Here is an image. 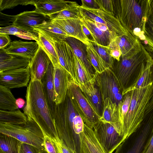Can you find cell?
Here are the masks:
<instances>
[{
	"label": "cell",
	"mask_w": 153,
	"mask_h": 153,
	"mask_svg": "<svg viewBox=\"0 0 153 153\" xmlns=\"http://www.w3.org/2000/svg\"><path fill=\"white\" fill-rule=\"evenodd\" d=\"M53 120L59 138L73 153H81L80 135L85 123L67 94L65 100L56 105Z\"/></svg>",
	"instance_id": "cell-1"
},
{
	"label": "cell",
	"mask_w": 153,
	"mask_h": 153,
	"mask_svg": "<svg viewBox=\"0 0 153 153\" xmlns=\"http://www.w3.org/2000/svg\"><path fill=\"white\" fill-rule=\"evenodd\" d=\"M24 113L35 121L42 131L52 139L58 136L45 98L41 81L31 76L25 96Z\"/></svg>",
	"instance_id": "cell-2"
},
{
	"label": "cell",
	"mask_w": 153,
	"mask_h": 153,
	"mask_svg": "<svg viewBox=\"0 0 153 153\" xmlns=\"http://www.w3.org/2000/svg\"><path fill=\"white\" fill-rule=\"evenodd\" d=\"M131 102L122 125L123 141L141 125L146 117V111L153 94V81L130 92Z\"/></svg>",
	"instance_id": "cell-3"
},
{
	"label": "cell",
	"mask_w": 153,
	"mask_h": 153,
	"mask_svg": "<svg viewBox=\"0 0 153 153\" xmlns=\"http://www.w3.org/2000/svg\"><path fill=\"white\" fill-rule=\"evenodd\" d=\"M0 133L32 145L41 151L45 150L43 132L37 123L29 117H27V121L23 125L0 123Z\"/></svg>",
	"instance_id": "cell-4"
},
{
	"label": "cell",
	"mask_w": 153,
	"mask_h": 153,
	"mask_svg": "<svg viewBox=\"0 0 153 153\" xmlns=\"http://www.w3.org/2000/svg\"><path fill=\"white\" fill-rule=\"evenodd\" d=\"M120 0V10L118 16L123 26L133 36L134 29L140 28L143 31L145 22L147 1Z\"/></svg>",
	"instance_id": "cell-5"
},
{
	"label": "cell",
	"mask_w": 153,
	"mask_h": 153,
	"mask_svg": "<svg viewBox=\"0 0 153 153\" xmlns=\"http://www.w3.org/2000/svg\"><path fill=\"white\" fill-rule=\"evenodd\" d=\"M153 133V113L120 144L114 153H142Z\"/></svg>",
	"instance_id": "cell-6"
},
{
	"label": "cell",
	"mask_w": 153,
	"mask_h": 153,
	"mask_svg": "<svg viewBox=\"0 0 153 153\" xmlns=\"http://www.w3.org/2000/svg\"><path fill=\"white\" fill-rule=\"evenodd\" d=\"M95 76L103 102L106 98H108L117 105L122 106L123 90L114 71L110 69H107L101 73H95Z\"/></svg>",
	"instance_id": "cell-7"
},
{
	"label": "cell",
	"mask_w": 153,
	"mask_h": 153,
	"mask_svg": "<svg viewBox=\"0 0 153 153\" xmlns=\"http://www.w3.org/2000/svg\"><path fill=\"white\" fill-rule=\"evenodd\" d=\"M150 56L142 46V51L135 55L130 57H122L117 62L114 72L122 88H126L133 74L142 63Z\"/></svg>",
	"instance_id": "cell-8"
},
{
	"label": "cell",
	"mask_w": 153,
	"mask_h": 153,
	"mask_svg": "<svg viewBox=\"0 0 153 153\" xmlns=\"http://www.w3.org/2000/svg\"><path fill=\"white\" fill-rule=\"evenodd\" d=\"M67 94L77 108L85 123L93 129L94 126L100 121L101 117L93 108L79 86L72 79Z\"/></svg>",
	"instance_id": "cell-9"
},
{
	"label": "cell",
	"mask_w": 153,
	"mask_h": 153,
	"mask_svg": "<svg viewBox=\"0 0 153 153\" xmlns=\"http://www.w3.org/2000/svg\"><path fill=\"white\" fill-rule=\"evenodd\" d=\"M82 18L93 22H97L106 26L110 31L118 36L126 33L128 31L124 28L119 20L112 14L101 9H88L79 6Z\"/></svg>",
	"instance_id": "cell-10"
},
{
	"label": "cell",
	"mask_w": 153,
	"mask_h": 153,
	"mask_svg": "<svg viewBox=\"0 0 153 153\" xmlns=\"http://www.w3.org/2000/svg\"><path fill=\"white\" fill-rule=\"evenodd\" d=\"M93 130L98 140L107 153H113L123 142L122 136L108 123L100 121Z\"/></svg>",
	"instance_id": "cell-11"
},
{
	"label": "cell",
	"mask_w": 153,
	"mask_h": 153,
	"mask_svg": "<svg viewBox=\"0 0 153 153\" xmlns=\"http://www.w3.org/2000/svg\"><path fill=\"white\" fill-rule=\"evenodd\" d=\"M31 74L29 66L0 73V85L9 89L26 86Z\"/></svg>",
	"instance_id": "cell-12"
},
{
	"label": "cell",
	"mask_w": 153,
	"mask_h": 153,
	"mask_svg": "<svg viewBox=\"0 0 153 153\" xmlns=\"http://www.w3.org/2000/svg\"><path fill=\"white\" fill-rule=\"evenodd\" d=\"M51 20L50 16L43 14L35 10L25 11L15 15L13 25L35 33L33 29L34 27Z\"/></svg>",
	"instance_id": "cell-13"
},
{
	"label": "cell",
	"mask_w": 153,
	"mask_h": 153,
	"mask_svg": "<svg viewBox=\"0 0 153 153\" xmlns=\"http://www.w3.org/2000/svg\"><path fill=\"white\" fill-rule=\"evenodd\" d=\"M54 42L59 64L66 71L74 83L75 55L72 48L66 41Z\"/></svg>",
	"instance_id": "cell-14"
},
{
	"label": "cell",
	"mask_w": 153,
	"mask_h": 153,
	"mask_svg": "<svg viewBox=\"0 0 153 153\" xmlns=\"http://www.w3.org/2000/svg\"><path fill=\"white\" fill-rule=\"evenodd\" d=\"M71 79L68 73L59 64L54 66L53 82L56 105L65 100Z\"/></svg>",
	"instance_id": "cell-15"
},
{
	"label": "cell",
	"mask_w": 153,
	"mask_h": 153,
	"mask_svg": "<svg viewBox=\"0 0 153 153\" xmlns=\"http://www.w3.org/2000/svg\"><path fill=\"white\" fill-rule=\"evenodd\" d=\"M81 19H52L51 21L70 36L76 38L88 45L90 42L83 31Z\"/></svg>",
	"instance_id": "cell-16"
},
{
	"label": "cell",
	"mask_w": 153,
	"mask_h": 153,
	"mask_svg": "<svg viewBox=\"0 0 153 153\" xmlns=\"http://www.w3.org/2000/svg\"><path fill=\"white\" fill-rule=\"evenodd\" d=\"M53 65L51 62L41 81L44 95L53 120L56 105L53 82Z\"/></svg>",
	"instance_id": "cell-17"
},
{
	"label": "cell",
	"mask_w": 153,
	"mask_h": 153,
	"mask_svg": "<svg viewBox=\"0 0 153 153\" xmlns=\"http://www.w3.org/2000/svg\"><path fill=\"white\" fill-rule=\"evenodd\" d=\"M103 110L100 121L108 123L113 126L121 136V113L122 106H118L108 98L103 101Z\"/></svg>",
	"instance_id": "cell-18"
},
{
	"label": "cell",
	"mask_w": 153,
	"mask_h": 153,
	"mask_svg": "<svg viewBox=\"0 0 153 153\" xmlns=\"http://www.w3.org/2000/svg\"><path fill=\"white\" fill-rule=\"evenodd\" d=\"M153 59L150 56L142 63L137 78L131 85L123 90V96L135 89L147 86L153 82Z\"/></svg>",
	"instance_id": "cell-19"
},
{
	"label": "cell",
	"mask_w": 153,
	"mask_h": 153,
	"mask_svg": "<svg viewBox=\"0 0 153 153\" xmlns=\"http://www.w3.org/2000/svg\"><path fill=\"white\" fill-rule=\"evenodd\" d=\"M114 40L120 48L122 57H131L142 50L143 46L137 38L128 31L125 34L117 36Z\"/></svg>",
	"instance_id": "cell-20"
},
{
	"label": "cell",
	"mask_w": 153,
	"mask_h": 153,
	"mask_svg": "<svg viewBox=\"0 0 153 153\" xmlns=\"http://www.w3.org/2000/svg\"><path fill=\"white\" fill-rule=\"evenodd\" d=\"M74 1L64 0H34L35 10L46 16L58 13L76 4Z\"/></svg>",
	"instance_id": "cell-21"
},
{
	"label": "cell",
	"mask_w": 153,
	"mask_h": 153,
	"mask_svg": "<svg viewBox=\"0 0 153 153\" xmlns=\"http://www.w3.org/2000/svg\"><path fill=\"white\" fill-rule=\"evenodd\" d=\"M51 62L49 56L39 45L38 51L31 59L29 65L31 76L41 81Z\"/></svg>",
	"instance_id": "cell-22"
},
{
	"label": "cell",
	"mask_w": 153,
	"mask_h": 153,
	"mask_svg": "<svg viewBox=\"0 0 153 153\" xmlns=\"http://www.w3.org/2000/svg\"><path fill=\"white\" fill-rule=\"evenodd\" d=\"M81 153H107L98 140L93 129L85 124L80 135Z\"/></svg>",
	"instance_id": "cell-23"
},
{
	"label": "cell",
	"mask_w": 153,
	"mask_h": 153,
	"mask_svg": "<svg viewBox=\"0 0 153 153\" xmlns=\"http://www.w3.org/2000/svg\"><path fill=\"white\" fill-rule=\"evenodd\" d=\"M39 47L36 42H24L20 40L11 42L6 52L10 54L16 55L31 59L35 55Z\"/></svg>",
	"instance_id": "cell-24"
},
{
	"label": "cell",
	"mask_w": 153,
	"mask_h": 153,
	"mask_svg": "<svg viewBox=\"0 0 153 153\" xmlns=\"http://www.w3.org/2000/svg\"><path fill=\"white\" fill-rule=\"evenodd\" d=\"M65 41L71 47L75 55L81 61L88 71L92 76H94L95 71L88 58L87 45L80 40L72 37H67Z\"/></svg>",
	"instance_id": "cell-25"
},
{
	"label": "cell",
	"mask_w": 153,
	"mask_h": 153,
	"mask_svg": "<svg viewBox=\"0 0 153 153\" xmlns=\"http://www.w3.org/2000/svg\"><path fill=\"white\" fill-rule=\"evenodd\" d=\"M81 19L82 23L92 34L95 42L99 45L108 46L118 36L113 33L102 30L97 27L92 22L82 18Z\"/></svg>",
	"instance_id": "cell-26"
},
{
	"label": "cell",
	"mask_w": 153,
	"mask_h": 153,
	"mask_svg": "<svg viewBox=\"0 0 153 153\" xmlns=\"http://www.w3.org/2000/svg\"><path fill=\"white\" fill-rule=\"evenodd\" d=\"M33 32L37 36L36 42L49 56L53 66L59 64L54 42L38 29L33 28Z\"/></svg>",
	"instance_id": "cell-27"
},
{
	"label": "cell",
	"mask_w": 153,
	"mask_h": 153,
	"mask_svg": "<svg viewBox=\"0 0 153 153\" xmlns=\"http://www.w3.org/2000/svg\"><path fill=\"white\" fill-rule=\"evenodd\" d=\"M33 28L40 30L53 42L65 41L67 37L70 36L53 22L51 20L40 25Z\"/></svg>",
	"instance_id": "cell-28"
},
{
	"label": "cell",
	"mask_w": 153,
	"mask_h": 153,
	"mask_svg": "<svg viewBox=\"0 0 153 153\" xmlns=\"http://www.w3.org/2000/svg\"><path fill=\"white\" fill-rule=\"evenodd\" d=\"M27 117L19 109L13 111L0 110V123L16 125L25 124Z\"/></svg>",
	"instance_id": "cell-29"
},
{
	"label": "cell",
	"mask_w": 153,
	"mask_h": 153,
	"mask_svg": "<svg viewBox=\"0 0 153 153\" xmlns=\"http://www.w3.org/2000/svg\"><path fill=\"white\" fill-rule=\"evenodd\" d=\"M18 108L15 99L10 89L0 85V109L13 111Z\"/></svg>",
	"instance_id": "cell-30"
},
{
	"label": "cell",
	"mask_w": 153,
	"mask_h": 153,
	"mask_svg": "<svg viewBox=\"0 0 153 153\" xmlns=\"http://www.w3.org/2000/svg\"><path fill=\"white\" fill-rule=\"evenodd\" d=\"M13 55L12 59L0 62V73L29 66L31 59L18 55Z\"/></svg>",
	"instance_id": "cell-31"
},
{
	"label": "cell",
	"mask_w": 153,
	"mask_h": 153,
	"mask_svg": "<svg viewBox=\"0 0 153 153\" xmlns=\"http://www.w3.org/2000/svg\"><path fill=\"white\" fill-rule=\"evenodd\" d=\"M22 143L13 137L0 133V149L4 153H19Z\"/></svg>",
	"instance_id": "cell-32"
},
{
	"label": "cell",
	"mask_w": 153,
	"mask_h": 153,
	"mask_svg": "<svg viewBox=\"0 0 153 153\" xmlns=\"http://www.w3.org/2000/svg\"><path fill=\"white\" fill-rule=\"evenodd\" d=\"M87 52L88 59L95 73L100 74L108 69L103 60L90 42L87 45Z\"/></svg>",
	"instance_id": "cell-33"
},
{
	"label": "cell",
	"mask_w": 153,
	"mask_h": 153,
	"mask_svg": "<svg viewBox=\"0 0 153 153\" xmlns=\"http://www.w3.org/2000/svg\"><path fill=\"white\" fill-rule=\"evenodd\" d=\"M84 94L95 112L101 117L103 110V102L100 89L96 81L92 93L89 95Z\"/></svg>",
	"instance_id": "cell-34"
},
{
	"label": "cell",
	"mask_w": 153,
	"mask_h": 153,
	"mask_svg": "<svg viewBox=\"0 0 153 153\" xmlns=\"http://www.w3.org/2000/svg\"><path fill=\"white\" fill-rule=\"evenodd\" d=\"M146 11L144 34L147 44L153 49V5H148Z\"/></svg>",
	"instance_id": "cell-35"
},
{
	"label": "cell",
	"mask_w": 153,
	"mask_h": 153,
	"mask_svg": "<svg viewBox=\"0 0 153 153\" xmlns=\"http://www.w3.org/2000/svg\"><path fill=\"white\" fill-rule=\"evenodd\" d=\"M0 33L14 35L22 39L36 41L38 39L35 33H31L14 25L0 27Z\"/></svg>",
	"instance_id": "cell-36"
},
{
	"label": "cell",
	"mask_w": 153,
	"mask_h": 153,
	"mask_svg": "<svg viewBox=\"0 0 153 153\" xmlns=\"http://www.w3.org/2000/svg\"><path fill=\"white\" fill-rule=\"evenodd\" d=\"M49 16L51 20H63L82 18L79 5L77 3L65 9Z\"/></svg>",
	"instance_id": "cell-37"
},
{
	"label": "cell",
	"mask_w": 153,
	"mask_h": 153,
	"mask_svg": "<svg viewBox=\"0 0 153 153\" xmlns=\"http://www.w3.org/2000/svg\"><path fill=\"white\" fill-rule=\"evenodd\" d=\"M90 43L105 63L107 68L113 70L114 66V59L111 55L108 46H102L95 42Z\"/></svg>",
	"instance_id": "cell-38"
},
{
	"label": "cell",
	"mask_w": 153,
	"mask_h": 153,
	"mask_svg": "<svg viewBox=\"0 0 153 153\" xmlns=\"http://www.w3.org/2000/svg\"><path fill=\"white\" fill-rule=\"evenodd\" d=\"M97 1L100 9L112 14L117 19L120 10V0H97Z\"/></svg>",
	"instance_id": "cell-39"
},
{
	"label": "cell",
	"mask_w": 153,
	"mask_h": 153,
	"mask_svg": "<svg viewBox=\"0 0 153 153\" xmlns=\"http://www.w3.org/2000/svg\"><path fill=\"white\" fill-rule=\"evenodd\" d=\"M0 11L12 8L19 5H27L30 4L33 5L34 0H0Z\"/></svg>",
	"instance_id": "cell-40"
},
{
	"label": "cell",
	"mask_w": 153,
	"mask_h": 153,
	"mask_svg": "<svg viewBox=\"0 0 153 153\" xmlns=\"http://www.w3.org/2000/svg\"><path fill=\"white\" fill-rule=\"evenodd\" d=\"M44 136V146L47 153H58L56 146L52 138L42 131Z\"/></svg>",
	"instance_id": "cell-41"
},
{
	"label": "cell",
	"mask_w": 153,
	"mask_h": 153,
	"mask_svg": "<svg viewBox=\"0 0 153 153\" xmlns=\"http://www.w3.org/2000/svg\"><path fill=\"white\" fill-rule=\"evenodd\" d=\"M131 98L130 92L126 94L123 96L121 113V126L124 117L128 110L131 102Z\"/></svg>",
	"instance_id": "cell-42"
},
{
	"label": "cell",
	"mask_w": 153,
	"mask_h": 153,
	"mask_svg": "<svg viewBox=\"0 0 153 153\" xmlns=\"http://www.w3.org/2000/svg\"><path fill=\"white\" fill-rule=\"evenodd\" d=\"M112 57L117 62L120 61L122 53L120 48L114 39L112 41L108 46Z\"/></svg>",
	"instance_id": "cell-43"
},
{
	"label": "cell",
	"mask_w": 153,
	"mask_h": 153,
	"mask_svg": "<svg viewBox=\"0 0 153 153\" xmlns=\"http://www.w3.org/2000/svg\"><path fill=\"white\" fill-rule=\"evenodd\" d=\"M52 139L56 144L58 153H73L58 136Z\"/></svg>",
	"instance_id": "cell-44"
},
{
	"label": "cell",
	"mask_w": 153,
	"mask_h": 153,
	"mask_svg": "<svg viewBox=\"0 0 153 153\" xmlns=\"http://www.w3.org/2000/svg\"><path fill=\"white\" fill-rule=\"evenodd\" d=\"M15 16H10L4 14L1 12L0 13V26H4V27L13 25L15 20Z\"/></svg>",
	"instance_id": "cell-45"
},
{
	"label": "cell",
	"mask_w": 153,
	"mask_h": 153,
	"mask_svg": "<svg viewBox=\"0 0 153 153\" xmlns=\"http://www.w3.org/2000/svg\"><path fill=\"white\" fill-rule=\"evenodd\" d=\"M41 151L32 145L22 143L19 149V153H40Z\"/></svg>",
	"instance_id": "cell-46"
},
{
	"label": "cell",
	"mask_w": 153,
	"mask_h": 153,
	"mask_svg": "<svg viewBox=\"0 0 153 153\" xmlns=\"http://www.w3.org/2000/svg\"><path fill=\"white\" fill-rule=\"evenodd\" d=\"M82 7L88 9H98L100 7L97 0H82Z\"/></svg>",
	"instance_id": "cell-47"
},
{
	"label": "cell",
	"mask_w": 153,
	"mask_h": 153,
	"mask_svg": "<svg viewBox=\"0 0 153 153\" xmlns=\"http://www.w3.org/2000/svg\"><path fill=\"white\" fill-rule=\"evenodd\" d=\"M11 40L9 35L7 34L0 33V49L5 48L10 44Z\"/></svg>",
	"instance_id": "cell-48"
},
{
	"label": "cell",
	"mask_w": 153,
	"mask_h": 153,
	"mask_svg": "<svg viewBox=\"0 0 153 153\" xmlns=\"http://www.w3.org/2000/svg\"><path fill=\"white\" fill-rule=\"evenodd\" d=\"M142 153H153V133Z\"/></svg>",
	"instance_id": "cell-49"
},
{
	"label": "cell",
	"mask_w": 153,
	"mask_h": 153,
	"mask_svg": "<svg viewBox=\"0 0 153 153\" xmlns=\"http://www.w3.org/2000/svg\"><path fill=\"white\" fill-rule=\"evenodd\" d=\"M0 62L10 60L13 57V55L7 53L5 48L0 49Z\"/></svg>",
	"instance_id": "cell-50"
},
{
	"label": "cell",
	"mask_w": 153,
	"mask_h": 153,
	"mask_svg": "<svg viewBox=\"0 0 153 153\" xmlns=\"http://www.w3.org/2000/svg\"><path fill=\"white\" fill-rule=\"evenodd\" d=\"M82 27L84 33L90 42H95V40L92 34L88 28L82 22Z\"/></svg>",
	"instance_id": "cell-51"
},
{
	"label": "cell",
	"mask_w": 153,
	"mask_h": 153,
	"mask_svg": "<svg viewBox=\"0 0 153 153\" xmlns=\"http://www.w3.org/2000/svg\"><path fill=\"white\" fill-rule=\"evenodd\" d=\"M153 111V94L151 100L148 105V107L146 111V115L147 116L149 113Z\"/></svg>",
	"instance_id": "cell-52"
},
{
	"label": "cell",
	"mask_w": 153,
	"mask_h": 153,
	"mask_svg": "<svg viewBox=\"0 0 153 153\" xmlns=\"http://www.w3.org/2000/svg\"><path fill=\"white\" fill-rule=\"evenodd\" d=\"M40 153H47L45 150L41 151Z\"/></svg>",
	"instance_id": "cell-53"
},
{
	"label": "cell",
	"mask_w": 153,
	"mask_h": 153,
	"mask_svg": "<svg viewBox=\"0 0 153 153\" xmlns=\"http://www.w3.org/2000/svg\"><path fill=\"white\" fill-rule=\"evenodd\" d=\"M0 153H4L1 150H0Z\"/></svg>",
	"instance_id": "cell-54"
}]
</instances>
